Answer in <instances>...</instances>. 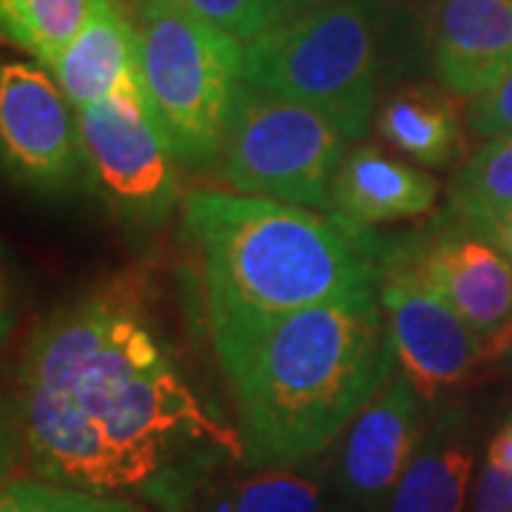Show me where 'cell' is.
<instances>
[{"instance_id":"83f0119b","label":"cell","mask_w":512,"mask_h":512,"mask_svg":"<svg viewBox=\"0 0 512 512\" xmlns=\"http://www.w3.org/2000/svg\"><path fill=\"white\" fill-rule=\"evenodd\" d=\"M464 222H467V228H473L481 237L495 242L512 259V208L510 211H495V214H481V217Z\"/></svg>"},{"instance_id":"44dd1931","label":"cell","mask_w":512,"mask_h":512,"mask_svg":"<svg viewBox=\"0 0 512 512\" xmlns=\"http://www.w3.org/2000/svg\"><path fill=\"white\" fill-rule=\"evenodd\" d=\"M92 0H0L6 37L52 69L89 18Z\"/></svg>"},{"instance_id":"e0dca14e","label":"cell","mask_w":512,"mask_h":512,"mask_svg":"<svg viewBox=\"0 0 512 512\" xmlns=\"http://www.w3.org/2000/svg\"><path fill=\"white\" fill-rule=\"evenodd\" d=\"M476 464V444L464 410H447L427 430L387 512H464Z\"/></svg>"},{"instance_id":"f546056e","label":"cell","mask_w":512,"mask_h":512,"mask_svg":"<svg viewBox=\"0 0 512 512\" xmlns=\"http://www.w3.org/2000/svg\"><path fill=\"white\" fill-rule=\"evenodd\" d=\"M333 3H342V0H274L276 23H285V20L311 15V12H319V9H328Z\"/></svg>"},{"instance_id":"4dcf8cb0","label":"cell","mask_w":512,"mask_h":512,"mask_svg":"<svg viewBox=\"0 0 512 512\" xmlns=\"http://www.w3.org/2000/svg\"><path fill=\"white\" fill-rule=\"evenodd\" d=\"M495 350H501V353H507V359H510L512 365V325L501 336H498V342H495Z\"/></svg>"},{"instance_id":"7a4b0ae2","label":"cell","mask_w":512,"mask_h":512,"mask_svg":"<svg viewBox=\"0 0 512 512\" xmlns=\"http://www.w3.org/2000/svg\"><path fill=\"white\" fill-rule=\"evenodd\" d=\"M382 296L322 302L271 328L228 376L256 467L322 456L396 373Z\"/></svg>"},{"instance_id":"277c9868","label":"cell","mask_w":512,"mask_h":512,"mask_svg":"<svg viewBox=\"0 0 512 512\" xmlns=\"http://www.w3.org/2000/svg\"><path fill=\"white\" fill-rule=\"evenodd\" d=\"M376 63V23L359 0H342L248 40L242 77L322 111L348 140H359L373 117Z\"/></svg>"},{"instance_id":"30bf717a","label":"cell","mask_w":512,"mask_h":512,"mask_svg":"<svg viewBox=\"0 0 512 512\" xmlns=\"http://www.w3.org/2000/svg\"><path fill=\"white\" fill-rule=\"evenodd\" d=\"M424 399L404 373H393L384 390L353 419L339 447L333 487L345 507L387 512L396 484L427 436Z\"/></svg>"},{"instance_id":"ffe728a7","label":"cell","mask_w":512,"mask_h":512,"mask_svg":"<svg viewBox=\"0 0 512 512\" xmlns=\"http://www.w3.org/2000/svg\"><path fill=\"white\" fill-rule=\"evenodd\" d=\"M163 362L165 356L157 345V339H154V333L143 325V319L137 313L126 328L120 330V336L111 342L109 348L86 367V373L80 376V382L69 396L89 416L97 419L128 382H134L140 373L163 365Z\"/></svg>"},{"instance_id":"603a6c76","label":"cell","mask_w":512,"mask_h":512,"mask_svg":"<svg viewBox=\"0 0 512 512\" xmlns=\"http://www.w3.org/2000/svg\"><path fill=\"white\" fill-rule=\"evenodd\" d=\"M0 512H140L128 501L35 476L3 481Z\"/></svg>"},{"instance_id":"52a82bcc","label":"cell","mask_w":512,"mask_h":512,"mask_svg":"<svg viewBox=\"0 0 512 512\" xmlns=\"http://www.w3.org/2000/svg\"><path fill=\"white\" fill-rule=\"evenodd\" d=\"M15 433L32 476L66 487L114 493L148 487L165 470L163 456L117 444L69 393L49 387H20Z\"/></svg>"},{"instance_id":"d6986e66","label":"cell","mask_w":512,"mask_h":512,"mask_svg":"<svg viewBox=\"0 0 512 512\" xmlns=\"http://www.w3.org/2000/svg\"><path fill=\"white\" fill-rule=\"evenodd\" d=\"M376 128L396 151L427 168L447 165L464 146L456 103L427 86H410L387 97L376 114Z\"/></svg>"},{"instance_id":"ac0fdd59","label":"cell","mask_w":512,"mask_h":512,"mask_svg":"<svg viewBox=\"0 0 512 512\" xmlns=\"http://www.w3.org/2000/svg\"><path fill=\"white\" fill-rule=\"evenodd\" d=\"M191 512H345L336 487L293 467H256L191 498Z\"/></svg>"},{"instance_id":"6da1fadb","label":"cell","mask_w":512,"mask_h":512,"mask_svg":"<svg viewBox=\"0 0 512 512\" xmlns=\"http://www.w3.org/2000/svg\"><path fill=\"white\" fill-rule=\"evenodd\" d=\"M183 217L228 376L282 319L379 291L382 268L350 242L348 228L311 208L200 188L185 197Z\"/></svg>"},{"instance_id":"484cf974","label":"cell","mask_w":512,"mask_h":512,"mask_svg":"<svg viewBox=\"0 0 512 512\" xmlns=\"http://www.w3.org/2000/svg\"><path fill=\"white\" fill-rule=\"evenodd\" d=\"M470 126L481 137H507L512 134V74L495 83L490 92L473 100Z\"/></svg>"},{"instance_id":"f1b7e54d","label":"cell","mask_w":512,"mask_h":512,"mask_svg":"<svg viewBox=\"0 0 512 512\" xmlns=\"http://www.w3.org/2000/svg\"><path fill=\"white\" fill-rule=\"evenodd\" d=\"M487 464L512 473V416L501 424V430L490 441V447H487Z\"/></svg>"},{"instance_id":"2e32d148","label":"cell","mask_w":512,"mask_h":512,"mask_svg":"<svg viewBox=\"0 0 512 512\" xmlns=\"http://www.w3.org/2000/svg\"><path fill=\"white\" fill-rule=\"evenodd\" d=\"M57 86L74 109L120 92L140 77V37L114 0H92L89 18L52 63Z\"/></svg>"},{"instance_id":"4316f807","label":"cell","mask_w":512,"mask_h":512,"mask_svg":"<svg viewBox=\"0 0 512 512\" xmlns=\"http://www.w3.org/2000/svg\"><path fill=\"white\" fill-rule=\"evenodd\" d=\"M470 512H512V473L484 464L473 487Z\"/></svg>"},{"instance_id":"cb8c5ba5","label":"cell","mask_w":512,"mask_h":512,"mask_svg":"<svg viewBox=\"0 0 512 512\" xmlns=\"http://www.w3.org/2000/svg\"><path fill=\"white\" fill-rule=\"evenodd\" d=\"M237 40H254L276 23L274 0H171Z\"/></svg>"},{"instance_id":"5bb4252c","label":"cell","mask_w":512,"mask_h":512,"mask_svg":"<svg viewBox=\"0 0 512 512\" xmlns=\"http://www.w3.org/2000/svg\"><path fill=\"white\" fill-rule=\"evenodd\" d=\"M97 419L117 444L163 458L180 439L222 444L220 427L202 413L200 402L168 362L128 382Z\"/></svg>"},{"instance_id":"9a60e30c","label":"cell","mask_w":512,"mask_h":512,"mask_svg":"<svg viewBox=\"0 0 512 512\" xmlns=\"http://www.w3.org/2000/svg\"><path fill=\"white\" fill-rule=\"evenodd\" d=\"M330 200L333 220L353 234L367 225L424 217L439 200V183L421 168L362 146L345 154Z\"/></svg>"},{"instance_id":"7402d4cb","label":"cell","mask_w":512,"mask_h":512,"mask_svg":"<svg viewBox=\"0 0 512 512\" xmlns=\"http://www.w3.org/2000/svg\"><path fill=\"white\" fill-rule=\"evenodd\" d=\"M453 205L461 220L512 208V134L493 137L461 165L453 180Z\"/></svg>"},{"instance_id":"8fae6325","label":"cell","mask_w":512,"mask_h":512,"mask_svg":"<svg viewBox=\"0 0 512 512\" xmlns=\"http://www.w3.org/2000/svg\"><path fill=\"white\" fill-rule=\"evenodd\" d=\"M416 271L481 339L512 325V259L473 228L430 242Z\"/></svg>"},{"instance_id":"8992f818","label":"cell","mask_w":512,"mask_h":512,"mask_svg":"<svg viewBox=\"0 0 512 512\" xmlns=\"http://www.w3.org/2000/svg\"><path fill=\"white\" fill-rule=\"evenodd\" d=\"M77 111V131L94 191L120 220L154 228L180 194V154L148 103L143 77Z\"/></svg>"},{"instance_id":"9c48e42d","label":"cell","mask_w":512,"mask_h":512,"mask_svg":"<svg viewBox=\"0 0 512 512\" xmlns=\"http://www.w3.org/2000/svg\"><path fill=\"white\" fill-rule=\"evenodd\" d=\"M379 296L396 362L424 402L467 382L484 356V339L421 279L416 265L399 262L382 271Z\"/></svg>"},{"instance_id":"3957f363","label":"cell","mask_w":512,"mask_h":512,"mask_svg":"<svg viewBox=\"0 0 512 512\" xmlns=\"http://www.w3.org/2000/svg\"><path fill=\"white\" fill-rule=\"evenodd\" d=\"M140 77L180 160L222 157L231 111L245 83V46L171 0H140Z\"/></svg>"},{"instance_id":"ba28073f","label":"cell","mask_w":512,"mask_h":512,"mask_svg":"<svg viewBox=\"0 0 512 512\" xmlns=\"http://www.w3.org/2000/svg\"><path fill=\"white\" fill-rule=\"evenodd\" d=\"M0 143L6 171L35 191H66L86 171L77 111L32 63L12 60L0 72Z\"/></svg>"},{"instance_id":"7c38bea8","label":"cell","mask_w":512,"mask_h":512,"mask_svg":"<svg viewBox=\"0 0 512 512\" xmlns=\"http://www.w3.org/2000/svg\"><path fill=\"white\" fill-rule=\"evenodd\" d=\"M137 316L126 296L111 291L83 296L80 302L57 308L40 322L23 350L18 387H49L72 393L86 367L109 348L120 330Z\"/></svg>"},{"instance_id":"5b68a950","label":"cell","mask_w":512,"mask_h":512,"mask_svg":"<svg viewBox=\"0 0 512 512\" xmlns=\"http://www.w3.org/2000/svg\"><path fill=\"white\" fill-rule=\"evenodd\" d=\"M348 137L322 111L242 83L220 174L237 194L330 211Z\"/></svg>"},{"instance_id":"d4e9b609","label":"cell","mask_w":512,"mask_h":512,"mask_svg":"<svg viewBox=\"0 0 512 512\" xmlns=\"http://www.w3.org/2000/svg\"><path fill=\"white\" fill-rule=\"evenodd\" d=\"M370 12L376 26H382L393 35L407 32H433L439 0H359Z\"/></svg>"},{"instance_id":"4fadbf2b","label":"cell","mask_w":512,"mask_h":512,"mask_svg":"<svg viewBox=\"0 0 512 512\" xmlns=\"http://www.w3.org/2000/svg\"><path fill=\"white\" fill-rule=\"evenodd\" d=\"M433 69L456 97H481L512 74V0H439Z\"/></svg>"}]
</instances>
